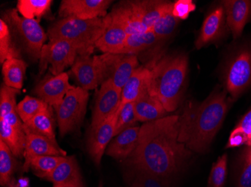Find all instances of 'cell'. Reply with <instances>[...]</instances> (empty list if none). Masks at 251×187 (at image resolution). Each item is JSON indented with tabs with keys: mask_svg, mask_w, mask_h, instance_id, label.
<instances>
[{
	"mask_svg": "<svg viewBox=\"0 0 251 187\" xmlns=\"http://www.w3.org/2000/svg\"><path fill=\"white\" fill-rule=\"evenodd\" d=\"M118 114L119 108L103 122L97 126H90L87 141V151L97 166L101 163V157L106 150L107 146L115 136Z\"/></svg>",
	"mask_w": 251,
	"mask_h": 187,
	"instance_id": "cell-10",
	"label": "cell"
},
{
	"mask_svg": "<svg viewBox=\"0 0 251 187\" xmlns=\"http://www.w3.org/2000/svg\"><path fill=\"white\" fill-rule=\"evenodd\" d=\"M111 2L112 1L109 0H63L59 9V16L80 20L105 18Z\"/></svg>",
	"mask_w": 251,
	"mask_h": 187,
	"instance_id": "cell-12",
	"label": "cell"
},
{
	"mask_svg": "<svg viewBox=\"0 0 251 187\" xmlns=\"http://www.w3.org/2000/svg\"><path fill=\"white\" fill-rule=\"evenodd\" d=\"M29 181L27 178H21L18 180V187H29Z\"/></svg>",
	"mask_w": 251,
	"mask_h": 187,
	"instance_id": "cell-43",
	"label": "cell"
},
{
	"mask_svg": "<svg viewBox=\"0 0 251 187\" xmlns=\"http://www.w3.org/2000/svg\"><path fill=\"white\" fill-rule=\"evenodd\" d=\"M66 157L63 156H41L31 162L30 168L39 178L46 179L60 165Z\"/></svg>",
	"mask_w": 251,
	"mask_h": 187,
	"instance_id": "cell-34",
	"label": "cell"
},
{
	"mask_svg": "<svg viewBox=\"0 0 251 187\" xmlns=\"http://www.w3.org/2000/svg\"><path fill=\"white\" fill-rule=\"evenodd\" d=\"M72 72L79 87L87 91L94 89L105 81L101 56H77L72 66Z\"/></svg>",
	"mask_w": 251,
	"mask_h": 187,
	"instance_id": "cell-11",
	"label": "cell"
},
{
	"mask_svg": "<svg viewBox=\"0 0 251 187\" xmlns=\"http://www.w3.org/2000/svg\"><path fill=\"white\" fill-rule=\"evenodd\" d=\"M18 163L9 147L0 140V184L2 187H18L15 173Z\"/></svg>",
	"mask_w": 251,
	"mask_h": 187,
	"instance_id": "cell-25",
	"label": "cell"
},
{
	"mask_svg": "<svg viewBox=\"0 0 251 187\" xmlns=\"http://www.w3.org/2000/svg\"><path fill=\"white\" fill-rule=\"evenodd\" d=\"M160 42L161 41L152 30L128 35L121 54L136 55V53L151 48Z\"/></svg>",
	"mask_w": 251,
	"mask_h": 187,
	"instance_id": "cell-28",
	"label": "cell"
},
{
	"mask_svg": "<svg viewBox=\"0 0 251 187\" xmlns=\"http://www.w3.org/2000/svg\"><path fill=\"white\" fill-rule=\"evenodd\" d=\"M222 4L226 15L227 25L235 40L242 36L245 25L251 20V1L227 0L223 1Z\"/></svg>",
	"mask_w": 251,
	"mask_h": 187,
	"instance_id": "cell-18",
	"label": "cell"
},
{
	"mask_svg": "<svg viewBox=\"0 0 251 187\" xmlns=\"http://www.w3.org/2000/svg\"><path fill=\"white\" fill-rule=\"evenodd\" d=\"M11 58L21 59L19 50L11 40L8 23L1 19L0 21V62L3 64Z\"/></svg>",
	"mask_w": 251,
	"mask_h": 187,
	"instance_id": "cell-35",
	"label": "cell"
},
{
	"mask_svg": "<svg viewBox=\"0 0 251 187\" xmlns=\"http://www.w3.org/2000/svg\"><path fill=\"white\" fill-rule=\"evenodd\" d=\"M223 82L232 100L251 88V45H242L231 54L223 71Z\"/></svg>",
	"mask_w": 251,
	"mask_h": 187,
	"instance_id": "cell-5",
	"label": "cell"
},
{
	"mask_svg": "<svg viewBox=\"0 0 251 187\" xmlns=\"http://www.w3.org/2000/svg\"><path fill=\"white\" fill-rule=\"evenodd\" d=\"M53 187H85L81 170L74 156L66 157L46 179Z\"/></svg>",
	"mask_w": 251,
	"mask_h": 187,
	"instance_id": "cell-17",
	"label": "cell"
},
{
	"mask_svg": "<svg viewBox=\"0 0 251 187\" xmlns=\"http://www.w3.org/2000/svg\"><path fill=\"white\" fill-rule=\"evenodd\" d=\"M73 87L69 82V76L63 72L56 76H45L36 85L34 93L39 99L54 109L63 101L68 91Z\"/></svg>",
	"mask_w": 251,
	"mask_h": 187,
	"instance_id": "cell-14",
	"label": "cell"
},
{
	"mask_svg": "<svg viewBox=\"0 0 251 187\" xmlns=\"http://www.w3.org/2000/svg\"><path fill=\"white\" fill-rule=\"evenodd\" d=\"M251 145V109L241 119L229 138L227 147Z\"/></svg>",
	"mask_w": 251,
	"mask_h": 187,
	"instance_id": "cell-31",
	"label": "cell"
},
{
	"mask_svg": "<svg viewBox=\"0 0 251 187\" xmlns=\"http://www.w3.org/2000/svg\"><path fill=\"white\" fill-rule=\"evenodd\" d=\"M26 133L24 128L18 129L0 119V140L5 143L16 158L24 157L26 145Z\"/></svg>",
	"mask_w": 251,
	"mask_h": 187,
	"instance_id": "cell-26",
	"label": "cell"
},
{
	"mask_svg": "<svg viewBox=\"0 0 251 187\" xmlns=\"http://www.w3.org/2000/svg\"><path fill=\"white\" fill-rule=\"evenodd\" d=\"M130 187H169L168 180L148 173L139 172Z\"/></svg>",
	"mask_w": 251,
	"mask_h": 187,
	"instance_id": "cell-40",
	"label": "cell"
},
{
	"mask_svg": "<svg viewBox=\"0 0 251 187\" xmlns=\"http://www.w3.org/2000/svg\"><path fill=\"white\" fill-rule=\"evenodd\" d=\"M138 122L135 110V103L126 104L122 107H119L118 120L115 126V136H118L128 128L135 126Z\"/></svg>",
	"mask_w": 251,
	"mask_h": 187,
	"instance_id": "cell-37",
	"label": "cell"
},
{
	"mask_svg": "<svg viewBox=\"0 0 251 187\" xmlns=\"http://www.w3.org/2000/svg\"><path fill=\"white\" fill-rule=\"evenodd\" d=\"M5 22H8L18 34L25 46L26 53L32 60L37 61L40 59L41 51L48 35L45 33L39 22L20 16L18 9L8 10L5 12Z\"/></svg>",
	"mask_w": 251,
	"mask_h": 187,
	"instance_id": "cell-7",
	"label": "cell"
},
{
	"mask_svg": "<svg viewBox=\"0 0 251 187\" xmlns=\"http://www.w3.org/2000/svg\"><path fill=\"white\" fill-rule=\"evenodd\" d=\"M108 15L111 21L122 26L128 35L148 31L142 23L137 1L120 2Z\"/></svg>",
	"mask_w": 251,
	"mask_h": 187,
	"instance_id": "cell-15",
	"label": "cell"
},
{
	"mask_svg": "<svg viewBox=\"0 0 251 187\" xmlns=\"http://www.w3.org/2000/svg\"><path fill=\"white\" fill-rule=\"evenodd\" d=\"M229 104L225 91H214L201 104H187L179 116L178 141L192 152H206L222 126Z\"/></svg>",
	"mask_w": 251,
	"mask_h": 187,
	"instance_id": "cell-2",
	"label": "cell"
},
{
	"mask_svg": "<svg viewBox=\"0 0 251 187\" xmlns=\"http://www.w3.org/2000/svg\"><path fill=\"white\" fill-rule=\"evenodd\" d=\"M135 110L138 122H153L166 117V110L161 102L151 95L148 87L135 101Z\"/></svg>",
	"mask_w": 251,
	"mask_h": 187,
	"instance_id": "cell-21",
	"label": "cell"
},
{
	"mask_svg": "<svg viewBox=\"0 0 251 187\" xmlns=\"http://www.w3.org/2000/svg\"><path fill=\"white\" fill-rule=\"evenodd\" d=\"M24 130L48 138L54 144L58 145L55 136L54 116L52 106L38 114L26 123H24Z\"/></svg>",
	"mask_w": 251,
	"mask_h": 187,
	"instance_id": "cell-24",
	"label": "cell"
},
{
	"mask_svg": "<svg viewBox=\"0 0 251 187\" xmlns=\"http://www.w3.org/2000/svg\"><path fill=\"white\" fill-rule=\"evenodd\" d=\"M151 74V67H138L132 74L127 83L122 89L121 104L119 107H122L126 104L135 102L142 93L148 87V82Z\"/></svg>",
	"mask_w": 251,
	"mask_h": 187,
	"instance_id": "cell-22",
	"label": "cell"
},
{
	"mask_svg": "<svg viewBox=\"0 0 251 187\" xmlns=\"http://www.w3.org/2000/svg\"><path fill=\"white\" fill-rule=\"evenodd\" d=\"M89 92L81 87L73 86L63 101L54 108L62 137L81 126L87 111Z\"/></svg>",
	"mask_w": 251,
	"mask_h": 187,
	"instance_id": "cell-6",
	"label": "cell"
},
{
	"mask_svg": "<svg viewBox=\"0 0 251 187\" xmlns=\"http://www.w3.org/2000/svg\"><path fill=\"white\" fill-rule=\"evenodd\" d=\"M26 133V145H25V163L23 165V172L29 171L30 164L34 158L41 156H63L66 157V152L60 148L59 145L54 144L48 138L39 135Z\"/></svg>",
	"mask_w": 251,
	"mask_h": 187,
	"instance_id": "cell-16",
	"label": "cell"
},
{
	"mask_svg": "<svg viewBox=\"0 0 251 187\" xmlns=\"http://www.w3.org/2000/svg\"><path fill=\"white\" fill-rule=\"evenodd\" d=\"M49 104L39 98L25 97L17 106V112L21 118L23 123H26L33 117L50 107Z\"/></svg>",
	"mask_w": 251,
	"mask_h": 187,
	"instance_id": "cell-33",
	"label": "cell"
},
{
	"mask_svg": "<svg viewBox=\"0 0 251 187\" xmlns=\"http://www.w3.org/2000/svg\"><path fill=\"white\" fill-rule=\"evenodd\" d=\"M173 2H170L162 16L151 29L161 42L173 36L178 24L179 20L173 14Z\"/></svg>",
	"mask_w": 251,
	"mask_h": 187,
	"instance_id": "cell-32",
	"label": "cell"
},
{
	"mask_svg": "<svg viewBox=\"0 0 251 187\" xmlns=\"http://www.w3.org/2000/svg\"><path fill=\"white\" fill-rule=\"evenodd\" d=\"M111 22L109 16L90 20L62 18L50 26L48 37L50 42L65 40L73 43L78 56H90L97 41L103 35Z\"/></svg>",
	"mask_w": 251,
	"mask_h": 187,
	"instance_id": "cell-4",
	"label": "cell"
},
{
	"mask_svg": "<svg viewBox=\"0 0 251 187\" xmlns=\"http://www.w3.org/2000/svg\"><path fill=\"white\" fill-rule=\"evenodd\" d=\"M77 56V48L70 42L65 40L50 42L44 45L41 51L39 74H43L48 66L50 65L52 75H59L66 67L73 65Z\"/></svg>",
	"mask_w": 251,
	"mask_h": 187,
	"instance_id": "cell-8",
	"label": "cell"
},
{
	"mask_svg": "<svg viewBox=\"0 0 251 187\" xmlns=\"http://www.w3.org/2000/svg\"><path fill=\"white\" fill-rule=\"evenodd\" d=\"M127 36L128 34L125 29L111 20L106 30L97 41L96 47L104 53L121 54L125 46Z\"/></svg>",
	"mask_w": 251,
	"mask_h": 187,
	"instance_id": "cell-23",
	"label": "cell"
},
{
	"mask_svg": "<svg viewBox=\"0 0 251 187\" xmlns=\"http://www.w3.org/2000/svg\"><path fill=\"white\" fill-rule=\"evenodd\" d=\"M0 119H3L8 125H11L13 127L18 128V129L24 128V123H22L23 122L21 121L19 115H18L17 110L15 111V112H11V113L7 115L6 116Z\"/></svg>",
	"mask_w": 251,
	"mask_h": 187,
	"instance_id": "cell-42",
	"label": "cell"
},
{
	"mask_svg": "<svg viewBox=\"0 0 251 187\" xmlns=\"http://www.w3.org/2000/svg\"><path fill=\"white\" fill-rule=\"evenodd\" d=\"M27 65L18 58H11L2 64L4 83L11 88L20 90L23 86Z\"/></svg>",
	"mask_w": 251,
	"mask_h": 187,
	"instance_id": "cell-27",
	"label": "cell"
},
{
	"mask_svg": "<svg viewBox=\"0 0 251 187\" xmlns=\"http://www.w3.org/2000/svg\"><path fill=\"white\" fill-rule=\"evenodd\" d=\"M179 116L163 117L144 123L129 163L139 172L163 179L176 175L192 157V151L178 141Z\"/></svg>",
	"mask_w": 251,
	"mask_h": 187,
	"instance_id": "cell-1",
	"label": "cell"
},
{
	"mask_svg": "<svg viewBox=\"0 0 251 187\" xmlns=\"http://www.w3.org/2000/svg\"><path fill=\"white\" fill-rule=\"evenodd\" d=\"M236 187H251V145L246 146L238 160Z\"/></svg>",
	"mask_w": 251,
	"mask_h": 187,
	"instance_id": "cell-36",
	"label": "cell"
},
{
	"mask_svg": "<svg viewBox=\"0 0 251 187\" xmlns=\"http://www.w3.org/2000/svg\"><path fill=\"white\" fill-rule=\"evenodd\" d=\"M225 10L224 6L214 8L204 19L196 47L201 49L208 43L218 40L225 33Z\"/></svg>",
	"mask_w": 251,
	"mask_h": 187,
	"instance_id": "cell-19",
	"label": "cell"
},
{
	"mask_svg": "<svg viewBox=\"0 0 251 187\" xmlns=\"http://www.w3.org/2000/svg\"><path fill=\"white\" fill-rule=\"evenodd\" d=\"M227 176V155L224 154L214 163L207 187H224Z\"/></svg>",
	"mask_w": 251,
	"mask_h": 187,
	"instance_id": "cell-39",
	"label": "cell"
},
{
	"mask_svg": "<svg viewBox=\"0 0 251 187\" xmlns=\"http://www.w3.org/2000/svg\"><path fill=\"white\" fill-rule=\"evenodd\" d=\"M195 10L196 5L191 0H177L173 3V15L179 21L187 19L190 14Z\"/></svg>",
	"mask_w": 251,
	"mask_h": 187,
	"instance_id": "cell-41",
	"label": "cell"
},
{
	"mask_svg": "<svg viewBox=\"0 0 251 187\" xmlns=\"http://www.w3.org/2000/svg\"><path fill=\"white\" fill-rule=\"evenodd\" d=\"M121 95L122 90L117 88L111 80H105L101 84L93 109L91 126H97L103 122L119 108Z\"/></svg>",
	"mask_w": 251,
	"mask_h": 187,
	"instance_id": "cell-13",
	"label": "cell"
},
{
	"mask_svg": "<svg viewBox=\"0 0 251 187\" xmlns=\"http://www.w3.org/2000/svg\"><path fill=\"white\" fill-rule=\"evenodd\" d=\"M101 58L104 65V80H111L121 90L139 67L136 55L104 53Z\"/></svg>",
	"mask_w": 251,
	"mask_h": 187,
	"instance_id": "cell-9",
	"label": "cell"
},
{
	"mask_svg": "<svg viewBox=\"0 0 251 187\" xmlns=\"http://www.w3.org/2000/svg\"><path fill=\"white\" fill-rule=\"evenodd\" d=\"M187 67V58L184 54L165 56L151 67L148 91L161 102L167 112L178 107L184 94Z\"/></svg>",
	"mask_w": 251,
	"mask_h": 187,
	"instance_id": "cell-3",
	"label": "cell"
},
{
	"mask_svg": "<svg viewBox=\"0 0 251 187\" xmlns=\"http://www.w3.org/2000/svg\"><path fill=\"white\" fill-rule=\"evenodd\" d=\"M19 93L20 90L2 85L0 91V119L17 110L16 96Z\"/></svg>",
	"mask_w": 251,
	"mask_h": 187,
	"instance_id": "cell-38",
	"label": "cell"
},
{
	"mask_svg": "<svg viewBox=\"0 0 251 187\" xmlns=\"http://www.w3.org/2000/svg\"><path fill=\"white\" fill-rule=\"evenodd\" d=\"M51 3V0H18L17 9L24 18L40 22L50 11Z\"/></svg>",
	"mask_w": 251,
	"mask_h": 187,
	"instance_id": "cell-30",
	"label": "cell"
},
{
	"mask_svg": "<svg viewBox=\"0 0 251 187\" xmlns=\"http://www.w3.org/2000/svg\"><path fill=\"white\" fill-rule=\"evenodd\" d=\"M140 127L138 126L128 128L116 136L108 145L105 154L115 160L129 158L136 148Z\"/></svg>",
	"mask_w": 251,
	"mask_h": 187,
	"instance_id": "cell-20",
	"label": "cell"
},
{
	"mask_svg": "<svg viewBox=\"0 0 251 187\" xmlns=\"http://www.w3.org/2000/svg\"><path fill=\"white\" fill-rule=\"evenodd\" d=\"M169 3L170 2H167V1H158V0L137 1L142 23L148 30H151L153 28Z\"/></svg>",
	"mask_w": 251,
	"mask_h": 187,
	"instance_id": "cell-29",
	"label": "cell"
}]
</instances>
